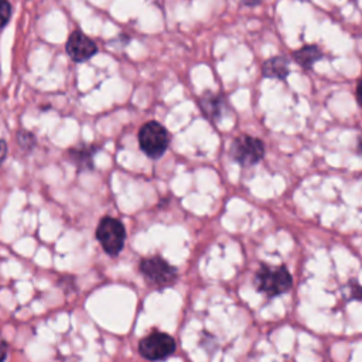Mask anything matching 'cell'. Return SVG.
<instances>
[{"label":"cell","instance_id":"obj_9","mask_svg":"<svg viewBox=\"0 0 362 362\" xmlns=\"http://www.w3.org/2000/svg\"><path fill=\"white\" fill-rule=\"evenodd\" d=\"M96 147L92 144H79L66 151L68 160L78 168V171H89L93 168V157Z\"/></svg>","mask_w":362,"mask_h":362},{"label":"cell","instance_id":"obj_8","mask_svg":"<svg viewBox=\"0 0 362 362\" xmlns=\"http://www.w3.org/2000/svg\"><path fill=\"white\" fill-rule=\"evenodd\" d=\"M66 52L75 62H83L98 52L96 44L82 31H74L66 41Z\"/></svg>","mask_w":362,"mask_h":362},{"label":"cell","instance_id":"obj_6","mask_svg":"<svg viewBox=\"0 0 362 362\" xmlns=\"http://www.w3.org/2000/svg\"><path fill=\"white\" fill-rule=\"evenodd\" d=\"M140 272L146 280L157 287H165L177 280V269L160 256L144 257L140 262Z\"/></svg>","mask_w":362,"mask_h":362},{"label":"cell","instance_id":"obj_2","mask_svg":"<svg viewBox=\"0 0 362 362\" xmlns=\"http://www.w3.org/2000/svg\"><path fill=\"white\" fill-rule=\"evenodd\" d=\"M170 133L158 122L150 120L139 130V146L150 158H160L168 148Z\"/></svg>","mask_w":362,"mask_h":362},{"label":"cell","instance_id":"obj_14","mask_svg":"<svg viewBox=\"0 0 362 362\" xmlns=\"http://www.w3.org/2000/svg\"><path fill=\"white\" fill-rule=\"evenodd\" d=\"M11 17V6L7 0H0V28L4 27Z\"/></svg>","mask_w":362,"mask_h":362},{"label":"cell","instance_id":"obj_18","mask_svg":"<svg viewBox=\"0 0 362 362\" xmlns=\"http://www.w3.org/2000/svg\"><path fill=\"white\" fill-rule=\"evenodd\" d=\"M240 1H242V4L246 6V7H256V6H259L263 0H240Z\"/></svg>","mask_w":362,"mask_h":362},{"label":"cell","instance_id":"obj_13","mask_svg":"<svg viewBox=\"0 0 362 362\" xmlns=\"http://www.w3.org/2000/svg\"><path fill=\"white\" fill-rule=\"evenodd\" d=\"M345 290L349 291V297L351 300H362V286L356 281V280H349L348 286L344 287Z\"/></svg>","mask_w":362,"mask_h":362},{"label":"cell","instance_id":"obj_3","mask_svg":"<svg viewBox=\"0 0 362 362\" xmlns=\"http://www.w3.org/2000/svg\"><path fill=\"white\" fill-rule=\"evenodd\" d=\"M96 239L99 240L103 250L110 255L116 256L124 247L126 240V229L124 225L112 216H103L96 228Z\"/></svg>","mask_w":362,"mask_h":362},{"label":"cell","instance_id":"obj_5","mask_svg":"<svg viewBox=\"0 0 362 362\" xmlns=\"http://www.w3.org/2000/svg\"><path fill=\"white\" fill-rule=\"evenodd\" d=\"M139 352L147 361H164L175 352V341L165 332H151L139 342Z\"/></svg>","mask_w":362,"mask_h":362},{"label":"cell","instance_id":"obj_4","mask_svg":"<svg viewBox=\"0 0 362 362\" xmlns=\"http://www.w3.org/2000/svg\"><path fill=\"white\" fill-rule=\"evenodd\" d=\"M230 157L240 165H253L264 157V144L257 137L240 134L230 144Z\"/></svg>","mask_w":362,"mask_h":362},{"label":"cell","instance_id":"obj_19","mask_svg":"<svg viewBox=\"0 0 362 362\" xmlns=\"http://www.w3.org/2000/svg\"><path fill=\"white\" fill-rule=\"evenodd\" d=\"M356 150H358V153H359V154H362V132H361V134L358 136V141H356Z\"/></svg>","mask_w":362,"mask_h":362},{"label":"cell","instance_id":"obj_1","mask_svg":"<svg viewBox=\"0 0 362 362\" xmlns=\"http://www.w3.org/2000/svg\"><path fill=\"white\" fill-rule=\"evenodd\" d=\"M255 284L260 293H264L269 297H274L291 288L293 277L284 266L272 267L263 264L255 274Z\"/></svg>","mask_w":362,"mask_h":362},{"label":"cell","instance_id":"obj_7","mask_svg":"<svg viewBox=\"0 0 362 362\" xmlns=\"http://www.w3.org/2000/svg\"><path fill=\"white\" fill-rule=\"evenodd\" d=\"M197 105L204 117L211 123L219 122L228 110V102L225 95L214 90H204L198 96Z\"/></svg>","mask_w":362,"mask_h":362},{"label":"cell","instance_id":"obj_10","mask_svg":"<svg viewBox=\"0 0 362 362\" xmlns=\"http://www.w3.org/2000/svg\"><path fill=\"white\" fill-rule=\"evenodd\" d=\"M288 58L284 55H276L272 58H267L262 65V75L269 79H279L286 81L290 75L288 69Z\"/></svg>","mask_w":362,"mask_h":362},{"label":"cell","instance_id":"obj_15","mask_svg":"<svg viewBox=\"0 0 362 362\" xmlns=\"http://www.w3.org/2000/svg\"><path fill=\"white\" fill-rule=\"evenodd\" d=\"M8 354V344L3 339H0V362H4Z\"/></svg>","mask_w":362,"mask_h":362},{"label":"cell","instance_id":"obj_12","mask_svg":"<svg viewBox=\"0 0 362 362\" xmlns=\"http://www.w3.org/2000/svg\"><path fill=\"white\" fill-rule=\"evenodd\" d=\"M17 140H18L20 147L24 148V150H31L35 146V136L30 132H25V130L18 132Z\"/></svg>","mask_w":362,"mask_h":362},{"label":"cell","instance_id":"obj_17","mask_svg":"<svg viewBox=\"0 0 362 362\" xmlns=\"http://www.w3.org/2000/svg\"><path fill=\"white\" fill-rule=\"evenodd\" d=\"M6 154H7V144L4 140H0V164L4 160Z\"/></svg>","mask_w":362,"mask_h":362},{"label":"cell","instance_id":"obj_11","mask_svg":"<svg viewBox=\"0 0 362 362\" xmlns=\"http://www.w3.org/2000/svg\"><path fill=\"white\" fill-rule=\"evenodd\" d=\"M293 59L296 64H298L304 69H311L315 62L321 61L324 58L322 49L315 44H305L300 47L298 49L293 51Z\"/></svg>","mask_w":362,"mask_h":362},{"label":"cell","instance_id":"obj_16","mask_svg":"<svg viewBox=\"0 0 362 362\" xmlns=\"http://www.w3.org/2000/svg\"><path fill=\"white\" fill-rule=\"evenodd\" d=\"M355 99H356V103L362 107V78L358 81L356 83V88H355Z\"/></svg>","mask_w":362,"mask_h":362}]
</instances>
